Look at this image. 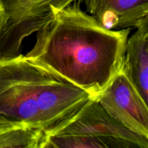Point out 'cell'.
<instances>
[{"instance_id":"obj_1","label":"cell","mask_w":148,"mask_h":148,"mask_svg":"<svg viewBox=\"0 0 148 148\" xmlns=\"http://www.w3.org/2000/svg\"><path fill=\"white\" fill-rule=\"evenodd\" d=\"M80 1L58 10L25 56L96 98L122 68L130 27H102Z\"/></svg>"},{"instance_id":"obj_2","label":"cell","mask_w":148,"mask_h":148,"mask_svg":"<svg viewBox=\"0 0 148 148\" xmlns=\"http://www.w3.org/2000/svg\"><path fill=\"white\" fill-rule=\"evenodd\" d=\"M92 98L25 55L0 60V130L33 129L48 134Z\"/></svg>"},{"instance_id":"obj_3","label":"cell","mask_w":148,"mask_h":148,"mask_svg":"<svg viewBox=\"0 0 148 148\" xmlns=\"http://www.w3.org/2000/svg\"><path fill=\"white\" fill-rule=\"evenodd\" d=\"M148 137L133 132L92 98L48 134L43 148H147Z\"/></svg>"},{"instance_id":"obj_4","label":"cell","mask_w":148,"mask_h":148,"mask_svg":"<svg viewBox=\"0 0 148 148\" xmlns=\"http://www.w3.org/2000/svg\"><path fill=\"white\" fill-rule=\"evenodd\" d=\"M95 99L118 122L148 137L147 104L121 69Z\"/></svg>"},{"instance_id":"obj_5","label":"cell","mask_w":148,"mask_h":148,"mask_svg":"<svg viewBox=\"0 0 148 148\" xmlns=\"http://www.w3.org/2000/svg\"><path fill=\"white\" fill-rule=\"evenodd\" d=\"M87 11L102 27L121 30L137 26L148 17V0H84Z\"/></svg>"},{"instance_id":"obj_6","label":"cell","mask_w":148,"mask_h":148,"mask_svg":"<svg viewBox=\"0 0 148 148\" xmlns=\"http://www.w3.org/2000/svg\"><path fill=\"white\" fill-rule=\"evenodd\" d=\"M121 70L147 104L148 17L137 26V30L127 39Z\"/></svg>"},{"instance_id":"obj_7","label":"cell","mask_w":148,"mask_h":148,"mask_svg":"<svg viewBox=\"0 0 148 148\" xmlns=\"http://www.w3.org/2000/svg\"><path fill=\"white\" fill-rule=\"evenodd\" d=\"M45 133L33 129L0 130V148H43Z\"/></svg>"}]
</instances>
